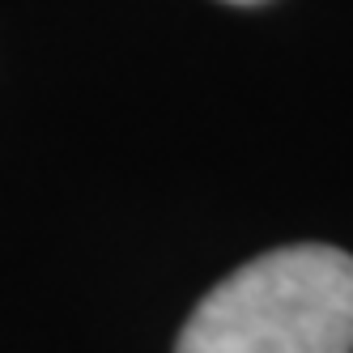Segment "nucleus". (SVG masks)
<instances>
[{"mask_svg": "<svg viewBox=\"0 0 353 353\" xmlns=\"http://www.w3.org/2000/svg\"><path fill=\"white\" fill-rule=\"evenodd\" d=\"M174 353H353V256L327 243L264 251L196 302Z\"/></svg>", "mask_w": 353, "mask_h": 353, "instance_id": "obj_1", "label": "nucleus"}, {"mask_svg": "<svg viewBox=\"0 0 353 353\" xmlns=\"http://www.w3.org/2000/svg\"><path fill=\"white\" fill-rule=\"evenodd\" d=\"M225 5H260V0H225Z\"/></svg>", "mask_w": 353, "mask_h": 353, "instance_id": "obj_2", "label": "nucleus"}]
</instances>
